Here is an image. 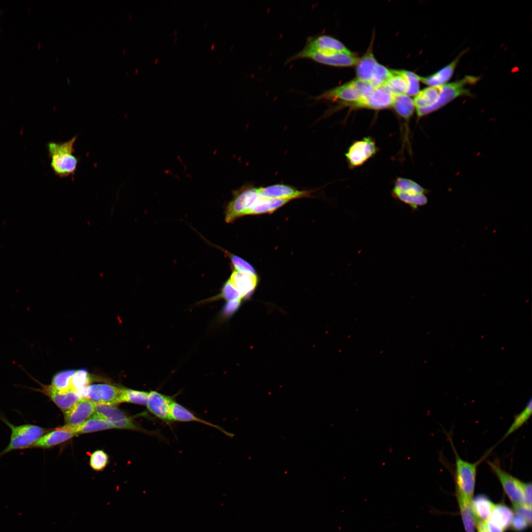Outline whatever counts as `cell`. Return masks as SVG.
<instances>
[{
	"label": "cell",
	"mask_w": 532,
	"mask_h": 532,
	"mask_svg": "<svg viewBox=\"0 0 532 532\" xmlns=\"http://www.w3.org/2000/svg\"><path fill=\"white\" fill-rule=\"evenodd\" d=\"M90 382L91 376L87 370H76L71 379V389L78 393L88 387Z\"/></svg>",
	"instance_id": "35"
},
{
	"label": "cell",
	"mask_w": 532,
	"mask_h": 532,
	"mask_svg": "<svg viewBox=\"0 0 532 532\" xmlns=\"http://www.w3.org/2000/svg\"><path fill=\"white\" fill-rule=\"evenodd\" d=\"M513 505L524 504V482L503 469L497 461H487Z\"/></svg>",
	"instance_id": "6"
},
{
	"label": "cell",
	"mask_w": 532,
	"mask_h": 532,
	"mask_svg": "<svg viewBox=\"0 0 532 532\" xmlns=\"http://www.w3.org/2000/svg\"><path fill=\"white\" fill-rule=\"evenodd\" d=\"M486 526L488 532H503L504 531L502 529L489 521L486 523Z\"/></svg>",
	"instance_id": "44"
},
{
	"label": "cell",
	"mask_w": 532,
	"mask_h": 532,
	"mask_svg": "<svg viewBox=\"0 0 532 532\" xmlns=\"http://www.w3.org/2000/svg\"><path fill=\"white\" fill-rule=\"evenodd\" d=\"M76 371L70 369L58 372L53 377L50 386L60 392L71 390V379Z\"/></svg>",
	"instance_id": "31"
},
{
	"label": "cell",
	"mask_w": 532,
	"mask_h": 532,
	"mask_svg": "<svg viewBox=\"0 0 532 532\" xmlns=\"http://www.w3.org/2000/svg\"><path fill=\"white\" fill-rule=\"evenodd\" d=\"M426 190L416 182L410 179L399 178L395 182L393 192L399 193L406 198L421 195H426Z\"/></svg>",
	"instance_id": "27"
},
{
	"label": "cell",
	"mask_w": 532,
	"mask_h": 532,
	"mask_svg": "<svg viewBox=\"0 0 532 532\" xmlns=\"http://www.w3.org/2000/svg\"><path fill=\"white\" fill-rule=\"evenodd\" d=\"M302 59H310L320 64L334 66H352L357 64L359 60L354 54L349 55L338 53L323 55L313 52H305L300 50L289 58L286 63Z\"/></svg>",
	"instance_id": "8"
},
{
	"label": "cell",
	"mask_w": 532,
	"mask_h": 532,
	"mask_svg": "<svg viewBox=\"0 0 532 532\" xmlns=\"http://www.w3.org/2000/svg\"><path fill=\"white\" fill-rule=\"evenodd\" d=\"M225 253L229 256L235 270L250 275H256L253 267L249 263L237 256L227 252Z\"/></svg>",
	"instance_id": "36"
},
{
	"label": "cell",
	"mask_w": 532,
	"mask_h": 532,
	"mask_svg": "<svg viewBox=\"0 0 532 532\" xmlns=\"http://www.w3.org/2000/svg\"><path fill=\"white\" fill-rule=\"evenodd\" d=\"M26 373L28 374L31 379L39 384L41 387V389L29 387L28 388L40 392L46 395L64 413L69 410L81 399L77 392L72 390L66 392H59L53 388L50 385L43 384L27 372H26Z\"/></svg>",
	"instance_id": "11"
},
{
	"label": "cell",
	"mask_w": 532,
	"mask_h": 532,
	"mask_svg": "<svg viewBox=\"0 0 532 532\" xmlns=\"http://www.w3.org/2000/svg\"><path fill=\"white\" fill-rule=\"evenodd\" d=\"M462 519L466 532H475L476 518L474 514L471 500L456 495Z\"/></svg>",
	"instance_id": "25"
},
{
	"label": "cell",
	"mask_w": 532,
	"mask_h": 532,
	"mask_svg": "<svg viewBox=\"0 0 532 532\" xmlns=\"http://www.w3.org/2000/svg\"><path fill=\"white\" fill-rule=\"evenodd\" d=\"M532 401L531 399L524 409L519 414L515 415L514 420L502 439L513 433L521 427L530 418L532 415Z\"/></svg>",
	"instance_id": "32"
},
{
	"label": "cell",
	"mask_w": 532,
	"mask_h": 532,
	"mask_svg": "<svg viewBox=\"0 0 532 532\" xmlns=\"http://www.w3.org/2000/svg\"><path fill=\"white\" fill-rule=\"evenodd\" d=\"M171 421L177 422H197L206 425L208 426L217 429L223 433L229 436H233V434L228 432L219 426L211 423L200 419L191 412L189 410L178 403L173 401L170 413Z\"/></svg>",
	"instance_id": "19"
},
{
	"label": "cell",
	"mask_w": 532,
	"mask_h": 532,
	"mask_svg": "<svg viewBox=\"0 0 532 532\" xmlns=\"http://www.w3.org/2000/svg\"><path fill=\"white\" fill-rule=\"evenodd\" d=\"M455 458V481L456 494L471 500L475 490L477 467L486 456L470 463L460 457L452 443Z\"/></svg>",
	"instance_id": "3"
},
{
	"label": "cell",
	"mask_w": 532,
	"mask_h": 532,
	"mask_svg": "<svg viewBox=\"0 0 532 532\" xmlns=\"http://www.w3.org/2000/svg\"><path fill=\"white\" fill-rule=\"evenodd\" d=\"M514 516L511 508L500 503L495 504L489 521L504 531L511 526Z\"/></svg>",
	"instance_id": "24"
},
{
	"label": "cell",
	"mask_w": 532,
	"mask_h": 532,
	"mask_svg": "<svg viewBox=\"0 0 532 532\" xmlns=\"http://www.w3.org/2000/svg\"><path fill=\"white\" fill-rule=\"evenodd\" d=\"M529 525V524L525 520L516 515L514 516L511 524L512 529L517 532H522L525 530Z\"/></svg>",
	"instance_id": "42"
},
{
	"label": "cell",
	"mask_w": 532,
	"mask_h": 532,
	"mask_svg": "<svg viewBox=\"0 0 532 532\" xmlns=\"http://www.w3.org/2000/svg\"><path fill=\"white\" fill-rule=\"evenodd\" d=\"M229 280L241 294L243 299L250 296L258 282L256 275H250L235 270L233 271Z\"/></svg>",
	"instance_id": "21"
},
{
	"label": "cell",
	"mask_w": 532,
	"mask_h": 532,
	"mask_svg": "<svg viewBox=\"0 0 532 532\" xmlns=\"http://www.w3.org/2000/svg\"><path fill=\"white\" fill-rule=\"evenodd\" d=\"M108 462V455L102 450H97L90 456V465L95 470H102L106 466Z\"/></svg>",
	"instance_id": "38"
},
{
	"label": "cell",
	"mask_w": 532,
	"mask_h": 532,
	"mask_svg": "<svg viewBox=\"0 0 532 532\" xmlns=\"http://www.w3.org/2000/svg\"><path fill=\"white\" fill-rule=\"evenodd\" d=\"M316 99L330 100H339L346 105L359 100L361 97L352 80L324 92L316 97Z\"/></svg>",
	"instance_id": "17"
},
{
	"label": "cell",
	"mask_w": 532,
	"mask_h": 532,
	"mask_svg": "<svg viewBox=\"0 0 532 532\" xmlns=\"http://www.w3.org/2000/svg\"><path fill=\"white\" fill-rule=\"evenodd\" d=\"M65 426L75 435L114 428L108 421L96 414H94L78 427H70L66 425Z\"/></svg>",
	"instance_id": "22"
},
{
	"label": "cell",
	"mask_w": 532,
	"mask_h": 532,
	"mask_svg": "<svg viewBox=\"0 0 532 532\" xmlns=\"http://www.w3.org/2000/svg\"><path fill=\"white\" fill-rule=\"evenodd\" d=\"M301 50L316 52L323 55L338 53L353 54L339 40L327 35L308 37L304 46Z\"/></svg>",
	"instance_id": "9"
},
{
	"label": "cell",
	"mask_w": 532,
	"mask_h": 532,
	"mask_svg": "<svg viewBox=\"0 0 532 532\" xmlns=\"http://www.w3.org/2000/svg\"><path fill=\"white\" fill-rule=\"evenodd\" d=\"M402 71L406 77L408 82V90L405 95L408 96H416L419 92V76L411 71Z\"/></svg>",
	"instance_id": "39"
},
{
	"label": "cell",
	"mask_w": 532,
	"mask_h": 532,
	"mask_svg": "<svg viewBox=\"0 0 532 532\" xmlns=\"http://www.w3.org/2000/svg\"><path fill=\"white\" fill-rule=\"evenodd\" d=\"M95 414L108 421L114 427L146 432V431L136 425L131 418L113 405L95 404Z\"/></svg>",
	"instance_id": "10"
},
{
	"label": "cell",
	"mask_w": 532,
	"mask_h": 532,
	"mask_svg": "<svg viewBox=\"0 0 532 532\" xmlns=\"http://www.w3.org/2000/svg\"><path fill=\"white\" fill-rule=\"evenodd\" d=\"M480 77L466 75L461 80L438 86V97L436 103L429 110L428 114L446 105L462 96H472L468 86L476 83Z\"/></svg>",
	"instance_id": "5"
},
{
	"label": "cell",
	"mask_w": 532,
	"mask_h": 532,
	"mask_svg": "<svg viewBox=\"0 0 532 532\" xmlns=\"http://www.w3.org/2000/svg\"><path fill=\"white\" fill-rule=\"evenodd\" d=\"M376 151L374 141L370 138L366 137L352 144L345 155L350 166L356 167L361 166L372 157Z\"/></svg>",
	"instance_id": "12"
},
{
	"label": "cell",
	"mask_w": 532,
	"mask_h": 532,
	"mask_svg": "<svg viewBox=\"0 0 532 532\" xmlns=\"http://www.w3.org/2000/svg\"><path fill=\"white\" fill-rule=\"evenodd\" d=\"M357 74L358 79L369 82L373 70L378 64L371 51V48L358 62Z\"/></svg>",
	"instance_id": "28"
},
{
	"label": "cell",
	"mask_w": 532,
	"mask_h": 532,
	"mask_svg": "<svg viewBox=\"0 0 532 532\" xmlns=\"http://www.w3.org/2000/svg\"><path fill=\"white\" fill-rule=\"evenodd\" d=\"M122 389L107 384H96L88 386L78 394L81 398L95 404L114 405L121 402Z\"/></svg>",
	"instance_id": "7"
},
{
	"label": "cell",
	"mask_w": 532,
	"mask_h": 532,
	"mask_svg": "<svg viewBox=\"0 0 532 532\" xmlns=\"http://www.w3.org/2000/svg\"><path fill=\"white\" fill-rule=\"evenodd\" d=\"M75 434L65 426L58 428L43 435L28 449L33 448H48L73 437Z\"/></svg>",
	"instance_id": "18"
},
{
	"label": "cell",
	"mask_w": 532,
	"mask_h": 532,
	"mask_svg": "<svg viewBox=\"0 0 532 532\" xmlns=\"http://www.w3.org/2000/svg\"><path fill=\"white\" fill-rule=\"evenodd\" d=\"M291 200L259 197L252 206L248 215L271 213Z\"/></svg>",
	"instance_id": "26"
},
{
	"label": "cell",
	"mask_w": 532,
	"mask_h": 532,
	"mask_svg": "<svg viewBox=\"0 0 532 532\" xmlns=\"http://www.w3.org/2000/svg\"><path fill=\"white\" fill-rule=\"evenodd\" d=\"M515 514L525 520L530 526L532 524V507L525 504L513 505Z\"/></svg>",
	"instance_id": "41"
},
{
	"label": "cell",
	"mask_w": 532,
	"mask_h": 532,
	"mask_svg": "<svg viewBox=\"0 0 532 532\" xmlns=\"http://www.w3.org/2000/svg\"><path fill=\"white\" fill-rule=\"evenodd\" d=\"M259 197L258 188L246 185L233 191V198L225 209V220L227 223L248 215L249 212Z\"/></svg>",
	"instance_id": "4"
},
{
	"label": "cell",
	"mask_w": 532,
	"mask_h": 532,
	"mask_svg": "<svg viewBox=\"0 0 532 532\" xmlns=\"http://www.w3.org/2000/svg\"><path fill=\"white\" fill-rule=\"evenodd\" d=\"M173 401L172 398L152 391L148 393L146 406L151 413L160 420L168 422L171 421L170 413Z\"/></svg>",
	"instance_id": "14"
},
{
	"label": "cell",
	"mask_w": 532,
	"mask_h": 532,
	"mask_svg": "<svg viewBox=\"0 0 532 532\" xmlns=\"http://www.w3.org/2000/svg\"><path fill=\"white\" fill-rule=\"evenodd\" d=\"M524 504L532 507V484L531 482H524Z\"/></svg>",
	"instance_id": "43"
},
{
	"label": "cell",
	"mask_w": 532,
	"mask_h": 532,
	"mask_svg": "<svg viewBox=\"0 0 532 532\" xmlns=\"http://www.w3.org/2000/svg\"><path fill=\"white\" fill-rule=\"evenodd\" d=\"M215 299H223L228 301L243 299L241 294L228 280L223 285L220 294L215 297Z\"/></svg>",
	"instance_id": "37"
},
{
	"label": "cell",
	"mask_w": 532,
	"mask_h": 532,
	"mask_svg": "<svg viewBox=\"0 0 532 532\" xmlns=\"http://www.w3.org/2000/svg\"><path fill=\"white\" fill-rule=\"evenodd\" d=\"M148 392L128 389H123L121 402H127L146 405Z\"/></svg>",
	"instance_id": "33"
},
{
	"label": "cell",
	"mask_w": 532,
	"mask_h": 532,
	"mask_svg": "<svg viewBox=\"0 0 532 532\" xmlns=\"http://www.w3.org/2000/svg\"><path fill=\"white\" fill-rule=\"evenodd\" d=\"M392 74V71L377 64L373 70L369 83L374 88H377L383 85Z\"/></svg>",
	"instance_id": "34"
},
{
	"label": "cell",
	"mask_w": 532,
	"mask_h": 532,
	"mask_svg": "<svg viewBox=\"0 0 532 532\" xmlns=\"http://www.w3.org/2000/svg\"><path fill=\"white\" fill-rule=\"evenodd\" d=\"M261 197L274 199L293 200L295 199L308 197L311 192L299 190L291 186L285 184H275L267 187L258 188Z\"/></svg>",
	"instance_id": "16"
},
{
	"label": "cell",
	"mask_w": 532,
	"mask_h": 532,
	"mask_svg": "<svg viewBox=\"0 0 532 532\" xmlns=\"http://www.w3.org/2000/svg\"><path fill=\"white\" fill-rule=\"evenodd\" d=\"M392 106L398 114L405 119L411 117L415 107L413 100L405 94L395 95Z\"/></svg>",
	"instance_id": "30"
},
{
	"label": "cell",
	"mask_w": 532,
	"mask_h": 532,
	"mask_svg": "<svg viewBox=\"0 0 532 532\" xmlns=\"http://www.w3.org/2000/svg\"><path fill=\"white\" fill-rule=\"evenodd\" d=\"M77 136L65 142L50 141L47 144L51 168L60 178L73 176L77 169L79 158L75 155L74 147Z\"/></svg>",
	"instance_id": "1"
},
{
	"label": "cell",
	"mask_w": 532,
	"mask_h": 532,
	"mask_svg": "<svg viewBox=\"0 0 532 532\" xmlns=\"http://www.w3.org/2000/svg\"><path fill=\"white\" fill-rule=\"evenodd\" d=\"M0 419L10 428L11 432L9 442L0 452V458L15 450L28 449L47 432L46 429L35 425H14L0 414Z\"/></svg>",
	"instance_id": "2"
},
{
	"label": "cell",
	"mask_w": 532,
	"mask_h": 532,
	"mask_svg": "<svg viewBox=\"0 0 532 532\" xmlns=\"http://www.w3.org/2000/svg\"><path fill=\"white\" fill-rule=\"evenodd\" d=\"M393 74L383 85L394 95L406 94L408 82L402 70H392Z\"/></svg>",
	"instance_id": "29"
},
{
	"label": "cell",
	"mask_w": 532,
	"mask_h": 532,
	"mask_svg": "<svg viewBox=\"0 0 532 532\" xmlns=\"http://www.w3.org/2000/svg\"><path fill=\"white\" fill-rule=\"evenodd\" d=\"M471 506L476 520L487 523L489 521L495 504L484 495L473 498Z\"/></svg>",
	"instance_id": "23"
},
{
	"label": "cell",
	"mask_w": 532,
	"mask_h": 532,
	"mask_svg": "<svg viewBox=\"0 0 532 532\" xmlns=\"http://www.w3.org/2000/svg\"><path fill=\"white\" fill-rule=\"evenodd\" d=\"M241 304V299L228 301L222 308L221 312L222 316L226 318L231 317L238 310Z\"/></svg>",
	"instance_id": "40"
},
{
	"label": "cell",
	"mask_w": 532,
	"mask_h": 532,
	"mask_svg": "<svg viewBox=\"0 0 532 532\" xmlns=\"http://www.w3.org/2000/svg\"><path fill=\"white\" fill-rule=\"evenodd\" d=\"M95 404L87 399L81 398L69 410L64 413L66 425L77 427L94 415Z\"/></svg>",
	"instance_id": "15"
},
{
	"label": "cell",
	"mask_w": 532,
	"mask_h": 532,
	"mask_svg": "<svg viewBox=\"0 0 532 532\" xmlns=\"http://www.w3.org/2000/svg\"><path fill=\"white\" fill-rule=\"evenodd\" d=\"M395 95L384 85L375 89L367 97L346 104L354 107H366L373 109H381L392 106Z\"/></svg>",
	"instance_id": "13"
},
{
	"label": "cell",
	"mask_w": 532,
	"mask_h": 532,
	"mask_svg": "<svg viewBox=\"0 0 532 532\" xmlns=\"http://www.w3.org/2000/svg\"><path fill=\"white\" fill-rule=\"evenodd\" d=\"M464 53L465 51L461 53L453 61L434 73L426 77L419 76V80L430 86H437L447 83L453 75L459 60Z\"/></svg>",
	"instance_id": "20"
}]
</instances>
